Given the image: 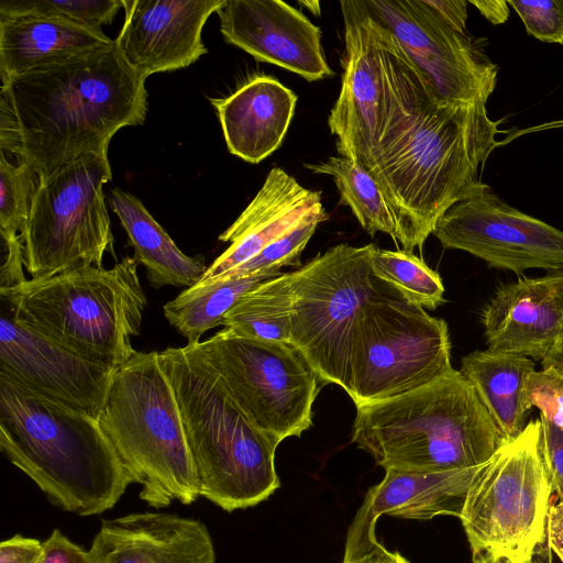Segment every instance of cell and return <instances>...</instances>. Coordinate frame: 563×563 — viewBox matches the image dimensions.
Segmentation results:
<instances>
[{"mask_svg": "<svg viewBox=\"0 0 563 563\" xmlns=\"http://www.w3.org/2000/svg\"><path fill=\"white\" fill-rule=\"evenodd\" d=\"M18 123L21 156L40 181L77 157L108 152L122 128L142 125L145 78L115 42L59 59L1 85Z\"/></svg>", "mask_w": 563, "mask_h": 563, "instance_id": "obj_1", "label": "cell"}, {"mask_svg": "<svg viewBox=\"0 0 563 563\" xmlns=\"http://www.w3.org/2000/svg\"><path fill=\"white\" fill-rule=\"evenodd\" d=\"M500 132L484 103L432 100L391 151L367 168L391 208L402 250L421 247L442 216L483 184L479 169Z\"/></svg>", "mask_w": 563, "mask_h": 563, "instance_id": "obj_2", "label": "cell"}, {"mask_svg": "<svg viewBox=\"0 0 563 563\" xmlns=\"http://www.w3.org/2000/svg\"><path fill=\"white\" fill-rule=\"evenodd\" d=\"M0 448L62 510L111 509L133 484L97 418L0 375Z\"/></svg>", "mask_w": 563, "mask_h": 563, "instance_id": "obj_3", "label": "cell"}, {"mask_svg": "<svg viewBox=\"0 0 563 563\" xmlns=\"http://www.w3.org/2000/svg\"><path fill=\"white\" fill-rule=\"evenodd\" d=\"M352 442L385 470L479 466L507 442L460 371L408 394L356 407Z\"/></svg>", "mask_w": 563, "mask_h": 563, "instance_id": "obj_4", "label": "cell"}, {"mask_svg": "<svg viewBox=\"0 0 563 563\" xmlns=\"http://www.w3.org/2000/svg\"><path fill=\"white\" fill-rule=\"evenodd\" d=\"M341 91L328 125L338 155L371 168L388 154L423 107L439 100L426 76L365 0H341Z\"/></svg>", "mask_w": 563, "mask_h": 563, "instance_id": "obj_5", "label": "cell"}, {"mask_svg": "<svg viewBox=\"0 0 563 563\" xmlns=\"http://www.w3.org/2000/svg\"><path fill=\"white\" fill-rule=\"evenodd\" d=\"M158 355L180 409L199 495L229 512L267 499L280 485L278 444L246 418L214 373L185 346Z\"/></svg>", "mask_w": 563, "mask_h": 563, "instance_id": "obj_6", "label": "cell"}, {"mask_svg": "<svg viewBox=\"0 0 563 563\" xmlns=\"http://www.w3.org/2000/svg\"><path fill=\"white\" fill-rule=\"evenodd\" d=\"M134 257L111 268L87 266L0 288L11 318L114 367L136 352L147 299Z\"/></svg>", "mask_w": 563, "mask_h": 563, "instance_id": "obj_7", "label": "cell"}, {"mask_svg": "<svg viewBox=\"0 0 563 563\" xmlns=\"http://www.w3.org/2000/svg\"><path fill=\"white\" fill-rule=\"evenodd\" d=\"M98 421L148 506L190 505L200 497L180 409L158 352L136 351L117 368Z\"/></svg>", "mask_w": 563, "mask_h": 563, "instance_id": "obj_8", "label": "cell"}, {"mask_svg": "<svg viewBox=\"0 0 563 563\" xmlns=\"http://www.w3.org/2000/svg\"><path fill=\"white\" fill-rule=\"evenodd\" d=\"M552 483L541 421H529L476 471L460 520L473 563H553L549 541Z\"/></svg>", "mask_w": 563, "mask_h": 563, "instance_id": "obj_9", "label": "cell"}, {"mask_svg": "<svg viewBox=\"0 0 563 563\" xmlns=\"http://www.w3.org/2000/svg\"><path fill=\"white\" fill-rule=\"evenodd\" d=\"M453 369L446 322L380 294L356 316L343 389L357 407L408 394Z\"/></svg>", "mask_w": 563, "mask_h": 563, "instance_id": "obj_10", "label": "cell"}, {"mask_svg": "<svg viewBox=\"0 0 563 563\" xmlns=\"http://www.w3.org/2000/svg\"><path fill=\"white\" fill-rule=\"evenodd\" d=\"M112 178L108 152L89 153L40 181L21 233L24 268L31 278L102 267L114 255L103 185Z\"/></svg>", "mask_w": 563, "mask_h": 563, "instance_id": "obj_11", "label": "cell"}, {"mask_svg": "<svg viewBox=\"0 0 563 563\" xmlns=\"http://www.w3.org/2000/svg\"><path fill=\"white\" fill-rule=\"evenodd\" d=\"M185 347L214 373L246 418L277 444L311 427L320 380L292 345L243 338L224 328Z\"/></svg>", "mask_w": 563, "mask_h": 563, "instance_id": "obj_12", "label": "cell"}, {"mask_svg": "<svg viewBox=\"0 0 563 563\" xmlns=\"http://www.w3.org/2000/svg\"><path fill=\"white\" fill-rule=\"evenodd\" d=\"M369 249L342 243L291 272L290 345L324 384L344 388L356 316L382 294L368 263Z\"/></svg>", "mask_w": 563, "mask_h": 563, "instance_id": "obj_13", "label": "cell"}, {"mask_svg": "<svg viewBox=\"0 0 563 563\" xmlns=\"http://www.w3.org/2000/svg\"><path fill=\"white\" fill-rule=\"evenodd\" d=\"M426 76L438 98L452 103H487L498 66L483 44L444 23L426 0H365Z\"/></svg>", "mask_w": 563, "mask_h": 563, "instance_id": "obj_14", "label": "cell"}, {"mask_svg": "<svg viewBox=\"0 0 563 563\" xmlns=\"http://www.w3.org/2000/svg\"><path fill=\"white\" fill-rule=\"evenodd\" d=\"M432 234L444 249L467 252L492 268L563 272V231L508 205L484 183L453 205Z\"/></svg>", "mask_w": 563, "mask_h": 563, "instance_id": "obj_15", "label": "cell"}, {"mask_svg": "<svg viewBox=\"0 0 563 563\" xmlns=\"http://www.w3.org/2000/svg\"><path fill=\"white\" fill-rule=\"evenodd\" d=\"M117 368L11 317L0 319V375L40 396L98 419Z\"/></svg>", "mask_w": 563, "mask_h": 563, "instance_id": "obj_16", "label": "cell"}, {"mask_svg": "<svg viewBox=\"0 0 563 563\" xmlns=\"http://www.w3.org/2000/svg\"><path fill=\"white\" fill-rule=\"evenodd\" d=\"M220 32L256 60L277 65L308 81L333 76L321 30L282 0H227L218 11Z\"/></svg>", "mask_w": 563, "mask_h": 563, "instance_id": "obj_17", "label": "cell"}, {"mask_svg": "<svg viewBox=\"0 0 563 563\" xmlns=\"http://www.w3.org/2000/svg\"><path fill=\"white\" fill-rule=\"evenodd\" d=\"M227 0H122L124 23L114 40L145 79L188 67L207 53L202 29Z\"/></svg>", "mask_w": 563, "mask_h": 563, "instance_id": "obj_18", "label": "cell"}, {"mask_svg": "<svg viewBox=\"0 0 563 563\" xmlns=\"http://www.w3.org/2000/svg\"><path fill=\"white\" fill-rule=\"evenodd\" d=\"M479 466L442 472L385 470L384 478L368 489L350 526L343 562L365 555L379 544L375 523L380 515L415 520L440 515L460 518Z\"/></svg>", "mask_w": 563, "mask_h": 563, "instance_id": "obj_19", "label": "cell"}, {"mask_svg": "<svg viewBox=\"0 0 563 563\" xmlns=\"http://www.w3.org/2000/svg\"><path fill=\"white\" fill-rule=\"evenodd\" d=\"M89 553L92 563H216L203 522L158 511L102 520Z\"/></svg>", "mask_w": 563, "mask_h": 563, "instance_id": "obj_20", "label": "cell"}, {"mask_svg": "<svg viewBox=\"0 0 563 563\" xmlns=\"http://www.w3.org/2000/svg\"><path fill=\"white\" fill-rule=\"evenodd\" d=\"M488 350L542 361L563 340V306L549 276L503 285L482 312Z\"/></svg>", "mask_w": 563, "mask_h": 563, "instance_id": "obj_21", "label": "cell"}, {"mask_svg": "<svg viewBox=\"0 0 563 563\" xmlns=\"http://www.w3.org/2000/svg\"><path fill=\"white\" fill-rule=\"evenodd\" d=\"M320 205V191L305 188L279 167L272 168L252 201L219 235L220 241L230 245L208 266L197 284L223 277L246 263Z\"/></svg>", "mask_w": 563, "mask_h": 563, "instance_id": "obj_22", "label": "cell"}, {"mask_svg": "<svg viewBox=\"0 0 563 563\" xmlns=\"http://www.w3.org/2000/svg\"><path fill=\"white\" fill-rule=\"evenodd\" d=\"M229 152L257 164L283 143L297 96L279 80L256 75L224 98L210 99Z\"/></svg>", "mask_w": 563, "mask_h": 563, "instance_id": "obj_23", "label": "cell"}, {"mask_svg": "<svg viewBox=\"0 0 563 563\" xmlns=\"http://www.w3.org/2000/svg\"><path fill=\"white\" fill-rule=\"evenodd\" d=\"M100 27L57 16L0 15L1 82L113 43Z\"/></svg>", "mask_w": 563, "mask_h": 563, "instance_id": "obj_24", "label": "cell"}, {"mask_svg": "<svg viewBox=\"0 0 563 563\" xmlns=\"http://www.w3.org/2000/svg\"><path fill=\"white\" fill-rule=\"evenodd\" d=\"M110 205L134 249V260L144 266L152 287L189 288L201 279L208 268L203 258L180 251L140 199L114 188Z\"/></svg>", "mask_w": 563, "mask_h": 563, "instance_id": "obj_25", "label": "cell"}, {"mask_svg": "<svg viewBox=\"0 0 563 563\" xmlns=\"http://www.w3.org/2000/svg\"><path fill=\"white\" fill-rule=\"evenodd\" d=\"M534 371L527 356L488 349L474 351L461 361L460 372L474 386L507 441L527 424L531 407L526 399V382Z\"/></svg>", "mask_w": 563, "mask_h": 563, "instance_id": "obj_26", "label": "cell"}, {"mask_svg": "<svg viewBox=\"0 0 563 563\" xmlns=\"http://www.w3.org/2000/svg\"><path fill=\"white\" fill-rule=\"evenodd\" d=\"M282 272L228 277L196 284L183 290L163 307L164 316L176 331L196 344L207 331L223 325L224 317L236 301L260 283Z\"/></svg>", "mask_w": 563, "mask_h": 563, "instance_id": "obj_27", "label": "cell"}, {"mask_svg": "<svg viewBox=\"0 0 563 563\" xmlns=\"http://www.w3.org/2000/svg\"><path fill=\"white\" fill-rule=\"evenodd\" d=\"M291 313L290 272L244 294L224 317L223 327L243 338L290 344Z\"/></svg>", "mask_w": 563, "mask_h": 563, "instance_id": "obj_28", "label": "cell"}, {"mask_svg": "<svg viewBox=\"0 0 563 563\" xmlns=\"http://www.w3.org/2000/svg\"><path fill=\"white\" fill-rule=\"evenodd\" d=\"M305 167L333 179L341 202L350 207L369 235L383 232L397 243L398 227L395 216L378 181L364 165L336 155L316 164H306Z\"/></svg>", "mask_w": 563, "mask_h": 563, "instance_id": "obj_29", "label": "cell"}, {"mask_svg": "<svg viewBox=\"0 0 563 563\" xmlns=\"http://www.w3.org/2000/svg\"><path fill=\"white\" fill-rule=\"evenodd\" d=\"M368 263L373 276L393 286L404 300L430 310L444 302L439 273L412 252L383 250L371 243Z\"/></svg>", "mask_w": 563, "mask_h": 563, "instance_id": "obj_30", "label": "cell"}, {"mask_svg": "<svg viewBox=\"0 0 563 563\" xmlns=\"http://www.w3.org/2000/svg\"><path fill=\"white\" fill-rule=\"evenodd\" d=\"M40 177L25 162L12 164L1 152L0 158V232L3 241L21 239Z\"/></svg>", "mask_w": 563, "mask_h": 563, "instance_id": "obj_31", "label": "cell"}, {"mask_svg": "<svg viewBox=\"0 0 563 563\" xmlns=\"http://www.w3.org/2000/svg\"><path fill=\"white\" fill-rule=\"evenodd\" d=\"M325 219L327 213L323 205L316 207L291 230L264 247L246 263L218 279L280 272V268L284 266L300 265L299 257L301 252L313 235L319 223Z\"/></svg>", "mask_w": 563, "mask_h": 563, "instance_id": "obj_32", "label": "cell"}, {"mask_svg": "<svg viewBox=\"0 0 563 563\" xmlns=\"http://www.w3.org/2000/svg\"><path fill=\"white\" fill-rule=\"evenodd\" d=\"M121 8L122 0H1L0 15H49L101 29Z\"/></svg>", "mask_w": 563, "mask_h": 563, "instance_id": "obj_33", "label": "cell"}, {"mask_svg": "<svg viewBox=\"0 0 563 563\" xmlns=\"http://www.w3.org/2000/svg\"><path fill=\"white\" fill-rule=\"evenodd\" d=\"M529 35L563 44V0H509Z\"/></svg>", "mask_w": 563, "mask_h": 563, "instance_id": "obj_34", "label": "cell"}, {"mask_svg": "<svg viewBox=\"0 0 563 563\" xmlns=\"http://www.w3.org/2000/svg\"><path fill=\"white\" fill-rule=\"evenodd\" d=\"M526 399L540 410L541 418L563 431V375L552 367L532 372L526 382Z\"/></svg>", "mask_w": 563, "mask_h": 563, "instance_id": "obj_35", "label": "cell"}, {"mask_svg": "<svg viewBox=\"0 0 563 563\" xmlns=\"http://www.w3.org/2000/svg\"><path fill=\"white\" fill-rule=\"evenodd\" d=\"M542 453L558 500L563 501V431L540 417Z\"/></svg>", "mask_w": 563, "mask_h": 563, "instance_id": "obj_36", "label": "cell"}, {"mask_svg": "<svg viewBox=\"0 0 563 563\" xmlns=\"http://www.w3.org/2000/svg\"><path fill=\"white\" fill-rule=\"evenodd\" d=\"M40 563H92L89 550L73 542L59 529H54L43 542Z\"/></svg>", "mask_w": 563, "mask_h": 563, "instance_id": "obj_37", "label": "cell"}, {"mask_svg": "<svg viewBox=\"0 0 563 563\" xmlns=\"http://www.w3.org/2000/svg\"><path fill=\"white\" fill-rule=\"evenodd\" d=\"M43 542L14 534L0 543V563H40Z\"/></svg>", "mask_w": 563, "mask_h": 563, "instance_id": "obj_38", "label": "cell"}, {"mask_svg": "<svg viewBox=\"0 0 563 563\" xmlns=\"http://www.w3.org/2000/svg\"><path fill=\"white\" fill-rule=\"evenodd\" d=\"M433 12L450 27L466 33L467 2L464 0H426Z\"/></svg>", "mask_w": 563, "mask_h": 563, "instance_id": "obj_39", "label": "cell"}, {"mask_svg": "<svg viewBox=\"0 0 563 563\" xmlns=\"http://www.w3.org/2000/svg\"><path fill=\"white\" fill-rule=\"evenodd\" d=\"M549 541L552 553L563 563V501L560 500L550 507Z\"/></svg>", "mask_w": 563, "mask_h": 563, "instance_id": "obj_40", "label": "cell"}, {"mask_svg": "<svg viewBox=\"0 0 563 563\" xmlns=\"http://www.w3.org/2000/svg\"><path fill=\"white\" fill-rule=\"evenodd\" d=\"M481 14L493 24H501L509 16L508 1L505 0H470Z\"/></svg>", "mask_w": 563, "mask_h": 563, "instance_id": "obj_41", "label": "cell"}, {"mask_svg": "<svg viewBox=\"0 0 563 563\" xmlns=\"http://www.w3.org/2000/svg\"><path fill=\"white\" fill-rule=\"evenodd\" d=\"M343 563H410L399 552L388 551L380 543L371 552L357 559Z\"/></svg>", "mask_w": 563, "mask_h": 563, "instance_id": "obj_42", "label": "cell"}, {"mask_svg": "<svg viewBox=\"0 0 563 563\" xmlns=\"http://www.w3.org/2000/svg\"><path fill=\"white\" fill-rule=\"evenodd\" d=\"M542 368L552 367L563 375V340L541 361Z\"/></svg>", "mask_w": 563, "mask_h": 563, "instance_id": "obj_43", "label": "cell"}, {"mask_svg": "<svg viewBox=\"0 0 563 563\" xmlns=\"http://www.w3.org/2000/svg\"><path fill=\"white\" fill-rule=\"evenodd\" d=\"M550 280L555 287L556 295L561 301V305L563 306V272L560 273H552L548 275Z\"/></svg>", "mask_w": 563, "mask_h": 563, "instance_id": "obj_44", "label": "cell"}, {"mask_svg": "<svg viewBox=\"0 0 563 563\" xmlns=\"http://www.w3.org/2000/svg\"><path fill=\"white\" fill-rule=\"evenodd\" d=\"M298 3L308 9L312 14L319 16L321 13L320 2L314 0L298 1Z\"/></svg>", "mask_w": 563, "mask_h": 563, "instance_id": "obj_45", "label": "cell"}]
</instances>
